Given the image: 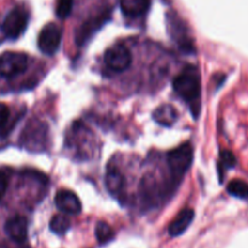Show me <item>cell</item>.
<instances>
[{
	"label": "cell",
	"mask_w": 248,
	"mask_h": 248,
	"mask_svg": "<svg viewBox=\"0 0 248 248\" xmlns=\"http://www.w3.org/2000/svg\"><path fill=\"white\" fill-rule=\"evenodd\" d=\"M96 236L99 244H107L114 237V232L110 225L104 222H99L96 227Z\"/></svg>",
	"instance_id": "cell-16"
},
{
	"label": "cell",
	"mask_w": 248,
	"mask_h": 248,
	"mask_svg": "<svg viewBox=\"0 0 248 248\" xmlns=\"http://www.w3.org/2000/svg\"><path fill=\"white\" fill-rule=\"evenodd\" d=\"M104 62L107 67L110 68L111 70L121 73L127 69L132 63V53L128 50L127 46L123 44H116L106 51Z\"/></svg>",
	"instance_id": "cell-5"
},
{
	"label": "cell",
	"mask_w": 248,
	"mask_h": 248,
	"mask_svg": "<svg viewBox=\"0 0 248 248\" xmlns=\"http://www.w3.org/2000/svg\"><path fill=\"white\" fill-rule=\"evenodd\" d=\"M70 229V220L64 215H56L50 220V230L57 235H63Z\"/></svg>",
	"instance_id": "cell-14"
},
{
	"label": "cell",
	"mask_w": 248,
	"mask_h": 248,
	"mask_svg": "<svg viewBox=\"0 0 248 248\" xmlns=\"http://www.w3.org/2000/svg\"><path fill=\"white\" fill-rule=\"evenodd\" d=\"M9 116H10V110L9 108H7V106L0 103V127H2V126L7 123Z\"/></svg>",
	"instance_id": "cell-20"
},
{
	"label": "cell",
	"mask_w": 248,
	"mask_h": 248,
	"mask_svg": "<svg viewBox=\"0 0 248 248\" xmlns=\"http://www.w3.org/2000/svg\"><path fill=\"white\" fill-rule=\"evenodd\" d=\"M124 183H125V179H124V174L121 173L120 170L116 166L110 165L106 174V186L109 193L114 196H118L119 194L123 193Z\"/></svg>",
	"instance_id": "cell-10"
},
{
	"label": "cell",
	"mask_w": 248,
	"mask_h": 248,
	"mask_svg": "<svg viewBox=\"0 0 248 248\" xmlns=\"http://www.w3.org/2000/svg\"><path fill=\"white\" fill-rule=\"evenodd\" d=\"M55 203L58 210L64 215H78L81 212L80 199L70 190H60L55 196Z\"/></svg>",
	"instance_id": "cell-8"
},
{
	"label": "cell",
	"mask_w": 248,
	"mask_h": 248,
	"mask_svg": "<svg viewBox=\"0 0 248 248\" xmlns=\"http://www.w3.org/2000/svg\"><path fill=\"white\" fill-rule=\"evenodd\" d=\"M194 216L195 215H194V211L191 208H184V210H182L178 213V216L170 224L169 234L173 237L183 234L188 229L189 225L191 224V222H193Z\"/></svg>",
	"instance_id": "cell-9"
},
{
	"label": "cell",
	"mask_w": 248,
	"mask_h": 248,
	"mask_svg": "<svg viewBox=\"0 0 248 248\" xmlns=\"http://www.w3.org/2000/svg\"><path fill=\"white\" fill-rule=\"evenodd\" d=\"M153 118L157 124L162 126H172L177 120H178V113L176 108H173L170 104L160 106L153 114Z\"/></svg>",
	"instance_id": "cell-12"
},
{
	"label": "cell",
	"mask_w": 248,
	"mask_h": 248,
	"mask_svg": "<svg viewBox=\"0 0 248 248\" xmlns=\"http://www.w3.org/2000/svg\"><path fill=\"white\" fill-rule=\"evenodd\" d=\"M28 67V56L22 52H4L0 55V75L4 78H15L22 74Z\"/></svg>",
	"instance_id": "cell-2"
},
{
	"label": "cell",
	"mask_w": 248,
	"mask_h": 248,
	"mask_svg": "<svg viewBox=\"0 0 248 248\" xmlns=\"http://www.w3.org/2000/svg\"><path fill=\"white\" fill-rule=\"evenodd\" d=\"M220 159H222V164L224 165L225 167H234L235 164H236V159H235V156L232 155V153L228 152V150H224V152H222V154H220Z\"/></svg>",
	"instance_id": "cell-18"
},
{
	"label": "cell",
	"mask_w": 248,
	"mask_h": 248,
	"mask_svg": "<svg viewBox=\"0 0 248 248\" xmlns=\"http://www.w3.org/2000/svg\"><path fill=\"white\" fill-rule=\"evenodd\" d=\"M191 162H193V148L189 143L179 145L167 155V164L170 170L176 176H182L186 173Z\"/></svg>",
	"instance_id": "cell-4"
},
{
	"label": "cell",
	"mask_w": 248,
	"mask_h": 248,
	"mask_svg": "<svg viewBox=\"0 0 248 248\" xmlns=\"http://www.w3.org/2000/svg\"><path fill=\"white\" fill-rule=\"evenodd\" d=\"M62 40V31L55 23H48L41 29L38 38V46L43 53L47 56L55 55Z\"/></svg>",
	"instance_id": "cell-6"
},
{
	"label": "cell",
	"mask_w": 248,
	"mask_h": 248,
	"mask_svg": "<svg viewBox=\"0 0 248 248\" xmlns=\"http://www.w3.org/2000/svg\"><path fill=\"white\" fill-rule=\"evenodd\" d=\"M228 193L239 199L248 198V184L241 179H234L228 184Z\"/></svg>",
	"instance_id": "cell-15"
},
{
	"label": "cell",
	"mask_w": 248,
	"mask_h": 248,
	"mask_svg": "<svg viewBox=\"0 0 248 248\" xmlns=\"http://www.w3.org/2000/svg\"><path fill=\"white\" fill-rule=\"evenodd\" d=\"M121 11L127 17L143 16L150 7V0H120Z\"/></svg>",
	"instance_id": "cell-11"
},
{
	"label": "cell",
	"mask_w": 248,
	"mask_h": 248,
	"mask_svg": "<svg viewBox=\"0 0 248 248\" xmlns=\"http://www.w3.org/2000/svg\"><path fill=\"white\" fill-rule=\"evenodd\" d=\"M28 26V14L22 7L12 9L1 23V31L7 38L17 39L21 36Z\"/></svg>",
	"instance_id": "cell-3"
},
{
	"label": "cell",
	"mask_w": 248,
	"mask_h": 248,
	"mask_svg": "<svg viewBox=\"0 0 248 248\" xmlns=\"http://www.w3.org/2000/svg\"><path fill=\"white\" fill-rule=\"evenodd\" d=\"M7 186H9V178H7L6 173L0 171V200L4 198L5 193L7 190Z\"/></svg>",
	"instance_id": "cell-19"
},
{
	"label": "cell",
	"mask_w": 248,
	"mask_h": 248,
	"mask_svg": "<svg viewBox=\"0 0 248 248\" xmlns=\"http://www.w3.org/2000/svg\"><path fill=\"white\" fill-rule=\"evenodd\" d=\"M4 230L12 241L22 244L28 237V220L24 216H12L5 222Z\"/></svg>",
	"instance_id": "cell-7"
},
{
	"label": "cell",
	"mask_w": 248,
	"mask_h": 248,
	"mask_svg": "<svg viewBox=\"0 0 248 248\" xmlns=\"http://www.w3.org/2000/svg\"><path fill=\"white\" fill-rule=\"evenodd\" d=\"M173 90L178 96H181L188 103H196L200 98L201 93L200 73H199L198 68L188 65L173 80Z\"/></svg>",
	"instance_id": "cell-1"
},
{
	"label": "cell",
	"mask_w": 248,
	"mask_h": 248,
	"mask_svg": "<svg viewBox=\"0 0 248 248\" xmlns=\"http://www.w3.org/2000/svg\"><path fill=\"white\" fill-rule=\"evenodd\" d=\"M73 4H74V0H58L57 9H56L57 16L62 19L67 18L72 12Z\"/></svg>",
	"instance_id": "cell-17"
},
{
	"label": "cell",
	"mask_w": 248,
	"mask_h": 248,
	"mask_svg": "<svg viewBox=\"0 0 248 248\" xmlns=\"http://www.w3.org/2000/svg\"><path fill=\"white\" fill-rule=\"evenodd\" d=\"M170 24L172 27V31H173V38L178 40V44L181 45L182 48H189L191 51V43L188 38H186L184 31H182V22L177 19V17H172L170 18Z\"/></svg>",
	"instance_id": "cell-13"
}]
</instances>
